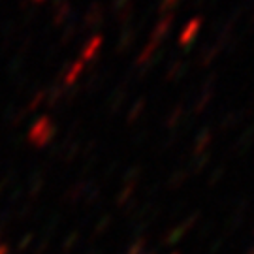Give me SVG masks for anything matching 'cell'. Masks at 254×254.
<instances>
[{"instance_id": "6da1fadb", "label": "cell", "mask_w": 254, "mask_h": 254, "mask_svg": "<svg viewBox=\"0 0 254 254\" xmlns=\"http://www.w3.org/2000/svg\"><path fill=\"white\" fill-rule=\"evenodd\" d=\"M203 23H205V19L203 17H192L190 21L183 27L181 34H179V38H177V44H179L183 49L189 46H194V42H196V38H198V34H200Z\"/></svg>"}, {"instance_id": "7a4b0ae2", "label": "cell", "mask_w": 254, "mask_h": 254, "mask_svg": "<svg viewBox=\"0 0 254 254\" xmlns=\"http://www.w3.org/2000/svg\"><path fill=\"white\" fill-rule=\"evenodd\" d=\"M173 23H175V15L173 13H168V15H162L160 17V21L156 23V27H154L153 34H151V42H154V44H162V40L166 36H168V32L172 30Z\"/></svg>"}, {"instance_id": "3957f363", "label": "cell", "mask_w": 254, "mask_h": 254, "mask_svg": "<svg viewBox=\"0 0 254 254\" xmlns=\"http://www.w3.org/2000/svg\"><path fill=\"white\" fill-rule=\"evenodd\" d=\"M190 70V63L187 61H173L166 70V81H179Z\"/></svg>"}, {"instance_id": "277c9868", "label": "cell", "mask_w": 254, "mask_h": 254, "mask_svg": "<svg viewBox=\"0 0 254 254\" xmlns=\"http://www.w3.org/2000/svg\"><path fill=\"white\" fill-rule=\"evenodd\" d=\"M220 53H222V49H220L217 44H213V46H209V47H203V51H201V55H200V66L201 68L211 66V64L217 61V57Z\"/></svg>"}, {"instance_id": "5b68a950", "label": "cell", "mask_w": 254, "mask_h": 254, "mask_svg": "<svg viewBox=\"0 0 254 254\" xmlns=\"http://www.w3.org/2000/svg\"><path fill=\"white\" fill-rule=\"evenodd\" d=\"M181 2L183 0H162V2H160V6H158L160 15H168V13H172L173 9L177 8Z\"/></svg>"}, {"instance_id": "8992f818", "label": "cell", "mask_w": 254, "mask_h": 254, "mask_svg": "<svg viewBox=\"0 0 254 254\" xmlns=\"http://www.w3.org/2000/svg\"><path fill=\"white\" fill-rule=\"evenodd\" d=\"M156 47H158V44H154V42H149V46L141 51V55L137 57V64H145L151 57H153V53L156 51Z\"/></svg>"}, {"instance_id": "52a82bcc", "label": "cell", "mask_w": 254, "mask_h": 254, "mask_svg": "<svg viewBox=\"0 0 254 254\" xmlns=\"http://www.w3.org/2000/svg\"><path fill=\"white\" fill-rule=\"evenodd\" d=\"M162 59H164V51H158L156 55H153V57H151V59H149V61L145 63V68H143V72H141V75H147V73L151 72V70H153L154 66H156V64L160 63Z\"/></svg>"}, {"instance_id": "ba28073f", "label": "cell", "mask_w": 254, "mask_h": 254, "mask_svg": "<svg viewBox=\"0 0 254 254\" xmlns=\"http://www.w3.org/2000/svg\"><path fill=\"white\" fill-rule=\"evenodd\" d=\"M217 79H218V72H211L207 75V79L203 81V85H201V91H213V92H215Z\"/></svg>"}, {"instance_id": "9c48e42d", "label": "cell", "mask_w": 254, "mask_h": 254, "mask_svg": "<svg viewBox=\"0 0 254 254\" xmlns=\"http://www.w3.org/2000/svg\"><path fill=\"white\" fill-rule=\"evenodd\" d=\"M211 98H213V91H201V98L196 104V111H203L205 106L211 102Z\"/></svg>"}, {"instance_id": "30bf717a", "label": "cell", "mask_w": 254, "mask_h": 254, "mask_svg": "<svg viewBox=\"0 0 254 254\" xmlns=\"http://www.w3.org/2000/svg\"><path fill=\"white\" fill-rule=\"evenodd\" d=\"M181 111H183L181 106H177V108L173 109V113L170 115V123H173V121H177V119H179V115H181Z\"/></svg>"}, {"instance_id": "8fae6325", "label": "cell", "mask_w": 254, "mask_h": 254, "mask_svg": "<svg viewBox=\"0 0 254 254\" xmlns=\"http://www.w3.org/2000/svg\"><path fill=\"white\" fill-rule=\"evenodd\" d=\"M205 2H207V0H194L196 8H201V6H205Z\"/></svg>"}]
</instances>
